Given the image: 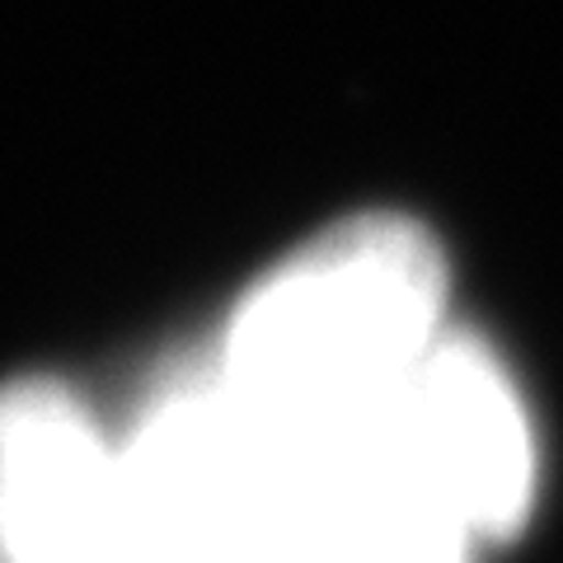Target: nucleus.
I'll list each match as a JSON object with an SVG mask.
<instances>
[{
	"label": "nucleus",
	"instance_id": "1",
	"mask_svg": "<svg viewBox=\"0 0 563 563\" xmlns=\"http://www.w3.org/2000/svg\"><path fill=\"white\" fill-rule=\"evenodd\" d=\"M442 333L437 240L404 217H362L277 263L207 366L277 446H333L372 428Z\"/></svg>",
	"mask_w": 563,
	"mask_h": 563
},
{
	"label": "nucleus",
	"instance_id": "2",
	"mask_svg": "<svg viewBox=\"0 0 563 563\" xmlns=\"http://www.w3.org/2000/svg\"><path fill=\"white\" fill-rule=\"evenodd\" d=\"M376 428L399 470L474 544L526 521L536 498V432L517 380L479 339L446 329Z\"/></svg>",
	"mask_w": 563,
	"mask_h": 563
},
{
	"label": "nucleus",
	"instance_id": "3",
	"mask_svg": "<svg viewBox=\"0 0 563 563\" xmlns=\"http://www.w3.org/2000/svg\"><path fill=\"white\" fill-rule=\"evenodd\" d=\"M122 526V432L80 390H0V563H109Z\"/></svg>",
	"mask_w": 563,
	"mask_h": 563
}]
</instances>
